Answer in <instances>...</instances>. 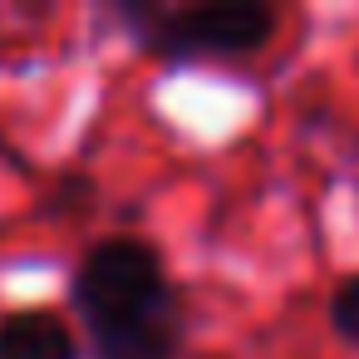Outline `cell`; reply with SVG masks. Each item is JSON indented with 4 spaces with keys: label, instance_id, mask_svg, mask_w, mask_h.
<instances>
[{
    "label": "cell",
    "instance_id": "cell-2",
    "mask_svg": "<svg viewBox=\"0 0 359 359\" xmlns=\"http://www.w3.org/2000/svg\"><path fill=\"white\" fill-rule=\"evenodd\" d=\"M109 20L163 65L246 60L276 40L280 11L266 0H114Z\"/></svg>",
    "mask_w": 359,
    "mask_h": 359
},
{
    "label": "cell",
    "instance_id": "cell-4",
    "mask_svg": "<svg viewBox=\"0 0 359 359\" xmlns=\"http://www.w3.org/2000/svg\"><path fill=\"white\" fill-rule=\"evenodd\" d=\"M325 315H330V330H334L349 349H359V271H354V276H344V280L334 285V295H330Z\"/></svg>",
    "mask_w": 359,
    "mask_h": 359
},
{
    "label": "cell",
    "instance_id": "cell-5",
    "mask_svg": "<svg viewBox=\"0 0 359 359\" xmlns=\"http://www.w3.org/2000/svg\"><path fill=\"white\" fill-rule=\"evenodd\" d=\"M0 163H6V168H15V172H25V168H30V163L20 158V148H15L6 133H0Z\"/></svg>",
    "mask_w": 359,
    "mask_h": 359
},
{
    "label": "cell",
    "instance_id": "cell-1",
    "mask_svg": "<svg viewBox=\"0 0 359 359\" xmlns=\"http://www.w3.org/2000/svg\"><path fill=\"white\" fill-rule=\"evenodd\" d=\"M69 310L89 359H182L187 300L148 236L89 241L69 271Z\"/></svg>",
    "mask_w": 359,
    "mask_h": 359
},
{
    "label": "cell",
    "instance_id": "cell-3",
    "mask_svg": "<svg viewBox=\"0 0 359 359\" xmlns=\"http://www.w3.org/2000/svg\"><path fill=\"white\" fill-rule=\"evenodd\" d=\"M0 359H89V344L55 305H15L0 315Z\"/></svg>",
    "mask_w": 359,
    "mask_h": 359
}]
</instances>
